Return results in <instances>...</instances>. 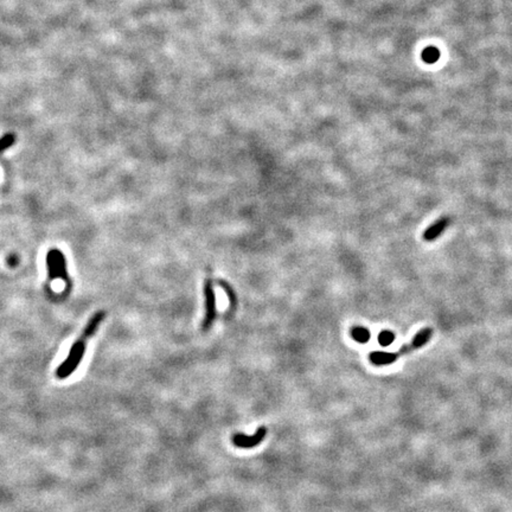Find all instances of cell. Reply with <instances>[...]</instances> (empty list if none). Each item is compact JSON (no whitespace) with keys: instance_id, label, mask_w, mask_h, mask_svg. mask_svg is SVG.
Wrapping results in <instances>:
<instances>
[{"instance_id":"7","label":"cell","mask_w":512,"mask_h":512,"mask_svg":"<svg viewBox=\"0 0 512 512\" xmlns=\"http://www.w3.org/2000/svg\"><path fill=\"white\" fill-rule=\"evenodd\" d=\"M422 61L427 64H434L440 60V50L435 46H427L421 54Z\"/></svg>"},{"instance_id":"6","label":"cell","mask_w":512,"mask_h":512,"mask_svg":"<svg viewBox=\"0 0 512 512\" xmlns=\"http://www.w3.org/2000/svg\"><path fill=\"white\" fill-rule=\"evenodd\" d=\"M451 222H452L451 217L448 216L440 217L439 220L435 221L432 226H429L425 230V233H423V239L428 242H432L434 239H436L446 229H447Z\"/></svg>"},{"instance_id":"10","label":"cell","mask_w":512,"mask_h":512,"mask_svg":"<svg viewBox=\"0 0 512 512\" xmlns=\"http://www.w3.org/2000/svg\"><path fill=\"white\" fill-rule=\"evenodd\" d=\"M394 339H395V336H394V333L392 332V331H386V330L382 331V332L379 333V336H378L379 344L383 345V346L390 345L394 342Z\"/></svg>"},{"instance_id":"5","label":"cell","mask_w":512,"mask_h":512,"mask_svg":"<svg viewBox=\"0 0 512 512\" xmlns=\"http://www.w3.org/2000/svg\"><path fill=\"white\" fill-rule=\"evenodd\" d=\"M268 433V429L264 426H261L256 429V432L252 434V435H247L245 433H235L233 437H231V441H233L234 446H236L238 448H245V449H250L259 446L262 441L266 439V435Z\"/></svg>"},{"instance_id":"4","label":"cell","mask_w":512,"mask_h":512,"mask_svg":"<svg viewBox=\"0 0 512 512\" xmlns=\"http://www.w3.org/2000/svg\"><path fill=\"white\" fill-rule=\"evenodd\" d=\"M203 292H204V306H205V316H204V322H203V329L208 330L211 327L212 323L215 322L216 316H217V307H216V294L215 290H213V285H212V280L209 278L205 279L204 287H203Z\"/></svg>"},{"instance_id":"9","label":"cell","mask_w":512,"mask_h":512,"mask_svg":"<svg viewBox=\"0 0 512 512\" xmlns=\"http://www.w3.org/2000/svg\"><path fill=\"white\" fill-rule=\"evenodd\" d=\"M14 141H16V137H14L12 133H7L4 135V137L0 139V153H3L4 151H6L7 149H10V147L14 143Z\"/></svg>"},{"instance_id":"8","label":"cell","mask_w":512,"mask_h":512,"mask_svg":"<svg viewBox=\"0 0 512 512\" xmlns=\"http://www.w3.org/2000/svg\"><path fill=\"white\" fill-rule=\"evenodd\" d=\"M351 336L356 342L362 343V344H365V343H368L370 339L369 330L360 326H356L351 329Z\"/></svg>"},{"instance_id":"2","label":"cell","mask_w":512,"mask_h":512,"mask_svg":"<svg viewBox=\"0 0 512 512\" xmlns=\"http://www.w3.org/2000/svg\"><path fill=\"white\" fill-rule=\"evenodd\" d=\"M432 336H433V329H430V327H425V329L419 331V332L415 334V337L412 338L409 344L403 345L402 348L397 350V351L395 352L375 351L369 356V359L374 365L377 367L390 365V364L399 360L400 357L409 355V353L423 348L426 344H428V342L430 340Z\"/></svg>"},{"instance_id":"3","label":"cell","mask_w":512,"mask_h":512,"mask_svg":"<svg viewBox=\"0 0 512 512\" xmlns=\"http://www.w3.org/2000/svg\"><path fill=\"white\" fill-rule=\"evenodd\" d=\"M46 266L51 280L60 278L62 280H64L65 282H69L65 257L60 250L51 249L50 252L46 254Z\"/></svg>"},{"instance_id":"1","label":"cell","mask_w":512,"mask_h":512,"mask_svg":"<svg viewBox=\"0 0 512 512\" xmlns=\"http://www.w3.org/2000/svg\"><path fill=\"white\" fill-rule=\"evenodd\" d=\"M105 318H106L105 311H97L96 313H94L93 316L89 319V322L87 323L86 327L83 329L82 333H81V336L79 337V339L74 343L71 348H70L67 358H65L63 362L60 364V367L56 369L55 376H56L57 379H60V381L67 379L77 370V368L80 367L81 362H82L84 353H86L88 340L96 333V331L99 330V327H100L101 323Z\"/></svg>"}]
</instances>
